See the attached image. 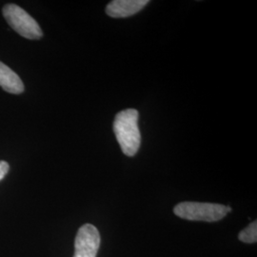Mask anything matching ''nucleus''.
I'll return each instance as SVG.
<instances>
[{
  "instance_id": "1",
  "label": "nucleus",
  "mask_w": 257,
  "mask_h": 257,
  "mask_svg": "<svg viewBox=\"0 0 257 257\" xmlns=\"http://www.w3.org/2000/svg\"><path fill=\"white\" fill-rule=\"evenodd\" d=\"M139 113L136 109L119 111L113 121V132L125 156H135L141 144V134L138 127Z\"/></svg>"
},
{
  "instance_id": "2",
  "label": "nucleus",
  "mask_w": 257,
  "mask_h": 257,
  "mask_svg": "<svg viewBox=\"0 0 257 257\" xmlns=\"http://www.w3.org/2000/svg\"><path fill=\"white\" fill-rule=\"evenodd\" d=\"M230 211L229 206L215 203L181 202L174 209L175 215L190 221L216 222L223 219Z\"/></svg>"
},
{
  "instance_id": "3",
  "label": "nucleus",
  "mask_w": 257,
  "mask_h": 257,
  "mask_svg": "<svg viewBox=\"0 0 257 257\" xmlns=\"http://www.w3.org/2000/svg\"><path fill=\"white\" fill-rule=\"evenodd\" d=\"M3 16L10 26L21 37L28 39H40L43 37V32L37 21L18 5H5Z\"/></svg>"
},
{
  "instance_id": "4",
  "label": "nucleus",
  "mask_w": 257,
  "mask_h": 257,
  "mask_svg": "<svg viewBox=\"0 0 257 257\" xmlns=\"http://www.w3.org/2000/svg\"><path fill=\"white\" fill-rule=\"evenodd\" d=\"M99 231L92 224L79 228L74 240V257H96L100 247Z\"/></svg>"
},
{
  "instance_id": "5",
  "label": "nucleus",
  "mask_w": 257,
  "mask_h": 257,
  "mask_svg": "<svg viewBox=\"0 0 257 257\" xmlns=\"http://www.w3.org/2000/svg\"><path fill=\"white\" fill-rule=\"evenodd\" d=\"M149 0H113L106 7V14L112 19H125L139 13Z\"/></svg>"
},
{
  "instance_id": "6",
  "label": "nucleus",
  "mask_w": 257,
  "mask_h": 257,
  "mask_svg": "<svg viewBox=\"0 0 257 257\" xmlns=\"http://www.w3.org/2000/svg\"><path fill=\"white\" fill-rule=\"evenodd\" d=\"M0 87L6 92L19 94L24 92V84L18 74L0 61Z\"/></svg>"
},
{
  "instance_id": "7",
  "label": "nucleus",
  "mask_w": 257,
  "mask_h": 257,
  "mask_svg": "<svg viewBox=\"0 0 257 257\" xmlns=\"http://www.w3.org/2000/svg\"><path fill=\"white\" fill-rule=\"evenodd\" d=\"M238 239L244 243H256L257 242V221L250 223L247 228L239 232Z\"/></svg>"
},
{
  "instance_id": "8",
  "label": "nucleus",
  "mask_w": 257,
  "mask_h": 257,
  "mask_svg": "<svg viewBox=\"0 0 257 257\" xmlns=\"http://www.w3.org/2000/svg\"><path fill=\"white\" fill-rule=\"evenodd\" d=\"M9 169V164L6 161H0V181L8 174Z\"/></svg>"
}]
</instances>
